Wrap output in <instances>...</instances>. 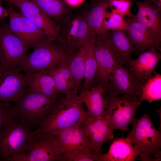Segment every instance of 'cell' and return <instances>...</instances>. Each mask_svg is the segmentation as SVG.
Here are the masks:
<instances>
[{
	"instance_id": "obj_20",
	"label": "cell",
	"mask_w": 161,
	"mask_h": 161,
	"mask_svg": "<svg viewBox=\"0 0 161 161\" xmlns=\"http://www.w3.org/2000/svg\"><path fill=\"white\" fill-rule=\"evenodd\" d=\"M161 58V54L153 47L140 54L135 59H131L128 66L131 72L145 83L152 77L155 68Z\"/></svg>"
},
{
	"instance_id": "obj_12",
	"label": "cell",
	"mask_w": 161,
	"mask_h": 161,
	"mask_svg": "<svg viewBox=\"0 0 161 161\" xmlns=\"http://www.w3.org/2000/svg\"><path fill=\"white\" fill-rule=\"evenodd\" d=\"M9 16L10 29L24 44L27 51L48 38L21 12L13 11Z\"/></svg>"
},
{
	"instance_id": "obj_11",
	"label": "cell",
	"mask_w": 161,
	"mask_h": 161,
	"mask_svg": "<svg viewBox=\"0 0 161 161\" xmlns=\"http://www.w3.org/2000/svg\"><path fill=\"white\" fill-rule=\"evenodd\" d=\"M27 87L24 74L15 67H7L0 64V101L14 103Z\"/></svg>"
},
{
	"instance_id": "obj_31",
	"label": "cell",
	"mask_w": 161,
	"mask_h": 161,
	"mask_svg": "<svg viewBox=\"0 0 161 161\" xmlns=\"http://www.w3.org/2000/svg\"><path fill=\"white\" fill-rule=\"evenodd\" d=\"M109 8L123 18L125 16L131 18L133 15L130 11L132 0H108Z\"/></svg>"
},
{
	"instance_id": "obj_23",
	"label": "cell",
	"mask_w": 161,
	"mask_h": 161,
	"mask_svg": "<svg viewBox=\"0 0 161 161\" xmlns=\"http://www.w3.org/2000/svg\"><path fill=\"white\" fill-rule=\"evenodd\" d=\"M27 87L30 90L48 97H58V92L52 78L44 71L25 73Z\"/></svg>"
},
{
	"instance_id": "obj_21",
	"label": "cell",
	"mask_w": 161,
	"mask_h": 161,
	"mask_svg": "<svg viewBox=\"0 0 161 161\" xmlns=\"http://www.w3.org/2000/svg\"><path fill=\"white\" fill-rule=\"evenodd\" d=\"M106 91L101 85H97L85 92L78 95L77 97L87 109V117L96 119L105 116L106 100L103 95Z\"/></svg>"
},
{
	"instance_id": "obj_25",
	"label": "cell",
	"mask_w": 161,
	"mask_h": 161,
	"mask_svg": "<svg viewBox=\"0 0 161 161\" xmlns=\"http://www.w3.org/2000/svg\"><path fill=\"white\" fill-rule=\"evenodd\" d=\"M96 37L95 33L91 32L88 40L84 63V82L80 93L85 92L92 87V85L95 80L97 69L94 53Z\"/></svg>"
},
{
	"instance_id": "obj_37",
	"label": "cell",
	"mask_w": 161,
	"mask_h": 161,
	"mask_svg": "<svg viewBox=\"0 0 161 161\" xmlns=\"http://www.w3.org/2000/svg\"></svg>"
},
{
	"instance_id": "obj_2",
	"label": "cell",
	"mask_w": 161,
	"mask_h": 161,
	"mask_svg": "<svg viewBox=\"0 0 161 161\" xmlns=\"http://www.w3.org/2000/svg\"><path fill=\"white\" fill-rule=\"evenodd\" d=\"M58 99L32 91L27 87L12 106L11 114L30 127H39L55 106Z\"/></svg>"
},
{
	"instance_id": "obj_30",
	"label": "cell",
	"mask_w": 161,
	"mask_h": 161,
	"mask_svg": "<svg viewBox=\"0 0 161 161\" xmlns=\"http://www.w3.org/2000/svg\"><path fill=\"white\" fill-rule=\"evenodd\" d=\"M127 26L124 18L111 10L108 11L103 20L100 33L109 30L124 31Z\"/></svg>"
},
{
	"instance_id": "obj_15",
	"label": "cell",
	"mask_w": 161,
	"mask_h": 161,
	"mask_svg": "<svg viewBox=\"0 0 161 161\" xmlns=\"http://www.w3.org/2000/svg\"><path fill=\"white\" fill-rule=\"evenodd\" d=\"M97 35L110 49L117 62L128 66L136 50L124 31L109 30Z\"/></svg>"
},
{
	"instance_id": "obj_19",
	"label": "cell",
	"mask_w": 161,
	"mask_h": 161,
	"mask_svg": "<svg viewBox=\"0 0 161 161\" xmlns=\"http://www.w3.org/2000/svg\"><path fill=\"white\" fill-rule=\"evenodd\" d=\"M128 26L124 32L134 47L136 51L140 54L145 50L160 46L158 41L144 26L128 17L124 18Z\"/></svg>"
},
{
	"instance_id": "obj_26",
	"label": "cell",
	"mask_w": 161,
	"mask_h": 161,
	"mask_svg": "<svg viewBox=\"0 0 161 161\" xmlns=\"http://www.w3.org/2000/svg\"><path fill=\"white\" fill-rule=\"evenodd\" d=\"M87 41L88 40L75 54L69 56L67 59L74 82L72 94L76 96L78 95L80 83L84 79L85 59Z\"/></svg>"
},
{
	"instance_id": "obj_7",
	"label": "cell",
	"mask_w": 161,
	"mask_h": 161,
	"mask_svg": "<svg viewBox=\"0 0 161 161\" xmlns=\"http://www.w3.org/2000/svg\"><path fill=\"white\" fill-rule=\"evenodd\" d=\"M53 137L64 152L62 161H67L81 153H95L83 121L61 131Z\"/></svg>"
},
{
	"instance_id": "obj_14",
	"label": "cell",
	"mask_w": 161,
	"mask_h": 161,
	"mask_svg": "<svg viewBox=\"0 0 161 161\" xmlns=\"http://www.w3.org/2000/svg\"><path fill=\"white\" fill-rule=\"evenodd\" d=\"M13 4L20 9L21 12L25 16L43 31L49 39L52 41L57 40L60 33L59 27L32 1L17 0Z\"/></svg>"
},
{
	"instance_id": "obj_34",
	"label": "cell",
	"mask_w": 161,
	"mask_h": 161,
	"mask_svg": "<svg viewBox=\"0 0 161 161\" xmlns=\"http://www.w3.org/2000/svg\"><path fill=\"white\" fill-rule=\"evenodd\" d=\"M9 13L8 10L3 7L1 5V1L0 0V21L7 17Z\"/></svg>"
},
{
	"instance_id": "obj_16",
	"label": "cell",
	"mask_w": 161,
	"mask_h": 161,
	"mask_svg": "<svg viewBox=\"0 0 161 161\" xmlns=\"http://www.w3.org/2000/svg\"><path fill=\"white\" fill-rule=\"evenodd\" d=\"M94 53L97 64L95 80L102 86L106 93L110 75L118 63L110 49L97 34Z\"/></svg>"
},
{
	"instance_id": "obj_32",
	"label": "cell",
	"mask_w": 161,
	"mask_h": 161,
	"mask_svg": "<svg viewBox=\"0 0 161 161\" xmlns=\"http://www.w3.org/2000/svg\"><path fill=\"white\" fill-rule=\"evenodd\" d=\"M12 106L10 103L0 101V134L5 123L12 116L10 112Z\"/></svg>"
},
{
	"instance_id": "obj_35",
	"label": "cell",
	"mask_w": 161,
	"mask_h": 161,
	"mask_svg": "<svg viewBox=\"0 0 161 161\" xmlns=\"http://www.w3.org/2000/svg\"><path fill=\"white\" fill-rule=\"evenodd\" d=\"M153 4L159 9L161 10V0H145Z\"/></svg>"
},
{
	"instance_id": "obj_9",
	"label": "cell",
	"mask_w": 161,
	"mask_h": 161,
	"mask_svg": "<svg viewBox=\"0 0 161 161\" xmlns=\"http://www.w3.org/2000/svg\"><path fill=\"white\" fill-rule=\"evenodd\" d=\"M0 64L7 67L17 68L27 52L24 45L8 25L0 26Z\"/></svg>"
},
{
	"instance_id": "obj_1",
	"label": "cell",
	"mask_w": 161,
	"mask_h": 161,
	"mask_svg": "<svg viewBox=\"0 0 161 161\" xmlns=\"http://www.w3.org/2000/svg\"><path fill=\"white\" fill-rule=\"evenodd\" d=\"M87 115L83 103L72 93L65 95L35 132L37 136L54 137L61 131L83 121Z\"/></svg>"
},
{
	"instance_id": "obj_3",
	"label": "cell",
	"mask_w": 161,
	"mask_h": 161,
	"mask_svg": "<svg viewBox=\"0 0 161 161\" xmlns=\"http://www.w3.org/2000/svg\"><path fill=\"white\" fill-rule=\"evenodd\" d=\"M132 126L126 138L137 149L143 161L161 160V133L154 127L149 115L143 114L139 118H134L131 123Z\"/></svg>"
},
{
	"instance_id": "obj_28",
	"label": "cell",
	"mask_w": 161,
	"mask_h": 161,
	"mask_svg": "<svg viewBox=\"0 0 161 161\" xmlns=\"http://www.w3.org/2000/svg\"><path fill=\"white\" fill-rule=\"evenodd\" d=\"M138 98L141 102L146 100L149 103L161 99L160 74L155 73L153 77L143 84L141 89V94Z\"/></svg>"
},
{
	"instance_id": "obj_22",
	"label": "cell",
	"mask_w": 161,
	"mask_h": 161,
	"mask_svg": "<svg viewBox=\"0 0 161 161\" xmlns=\"http://www.w3.org/2000/svg\"><path fill=\"white\" fill-rule=\"evenodd\" d=\"M139 156L137 149L126 138L114 140L106 154H101L100 161H134Z\"/></svg>"
},
{
	"instance_id": "obj_10",
	"label": "cell",
	"mask_w": 161,
	"mask_h": 161,
	"mask_svg": "<svg viewBox=\"0 0 161 161\" xmlns=\"http://www.w3.org/2000/svg\"><path fill=\"white\" fill-rule=\"evenodd\" d=\"M144 83L134 75L128 68L118 63L110 75L106 93L139 97Z\"/></svg>"
},
{
	"instance_id": "obj_29",
	"label": "cell",
	"mask_w": 161,
	"mask_h": 161,
	"mask_svg": "<svg viewBox=\"0 0 161 161\" xmlns=\"http://www.w3.org/2000/svg\"><path fill=\"white\" fill-rule=\"evenodd\" d=\"M50 18L59 19L64 14L66 6L64 0H31Z\"/></svg>"
},
{
	"instance_id": "obj_13",
	"label": "cell",
	"mask_w": 161,
	"mask_h": 161,
	"mask_svg": "<svg viewBox=\"0 0 161 161\" xmlns=\"http://www.w3.org/2000/svg\"><path fill=\"white\" fill-rule=\"evenodd\" d=\"M91 33L84 17L77 16L60 33L57 46L69 55V53L78 49L86 42Z\"/></svg>"
},
{
	"instance_id": "obj_36",
	"label": "cell",
	"mask_w": 161,
	"mask_h": 161,
	"mask_svg": "<svg viewBox=\"0 0 161 161\" xmlns=\"http://www.w3.org/2000/svg\"><path fill=\"white\" fill-rule=\"evenodd\" d=\"M6 1L8 4H11L15 1L17 0H5Z\"/></svg>"
},
{
	"instance_id": "obj_6",
	"label": "cell",
	"mask_w": 161,
	"mask_h": 161,
	"mask_svg": "<svg viewBox=\"0 0 161 161\" xmlns=\"http://www.w3.org/2000/svg\"><path fill=\"white\" fill-rule=\"evenodd\" d=\"M106 107L105 117L113 129L126 131L135 118L136 112L141 104L138 97L108 94L105 97Z\"/></svg>"
},
{
	"instance_id": "obj_17",
	"label": "cell",
	"mask_w": 161,
	"mask_h": 161,
	"mask_svg": "<svg viewBox=\"0 0 161 161\" xmlns=\"http://www.w3.org/2000/svg\"><path fill=\"white\" fill-rule=\"evenodd\" d=\"M83 122L95 153L100 154L103 144L114 138V130L105 116L98 118L89 119L86 115Z\"/></svg>"
},
{
	"instance_id": "obj_24",
	"label": "cell",
	"mask_w": 161,
	"mask_h": 161,
	"mask_svg": "<svg viewBox=\"0 0 161 161\" xmlns=\"http://www.w3.org/2000/svg\"><path fill=\"white\" fill-rule=\"evenodd\" d=\"M67 59L51 69L44 71L52 78L58 92L65 95L72 93L74 86V80Z\"/></svg>"
},
{
	"instance_id": "obj_33",
	"label": "cell",
	"mask_w": 161,
	"mask_h": 161,
	"mask_svg": "<svg viewBox=\"0 0 161 161\" xmlns=\"http://www.w3.org/2000/svg\"><path fill=\"white\" fill-rule=\"evenodd\" d=\"M68 5L72 7H76L82 3L85 0H64Z\"/></svg>"
},
{
	"instance_id": "obj_27",
	"label": "cell",
	"mask_w": 161,
	"mask_h": 161,
	"mask_svg": "<svg viewBox=\"0 0 161 161\" xmlns=\"http://www.w3.org/2000/svg\"><path fill=\"white\" fill-rule=\"evenodd\" d=\"M109 8L108 0H97L84 17L91 32L100 33L103 20Z\"/></svg>"
},
{
	"instance_id": "obj_8",
	"label": "cell",
	"mask_w": 161,
	"mask_h": 161,
	"mask_svg": "<svg viewBox=\"0 0 161 161\" xmlns=\"http://www.w3.org/2000/svg\"><path fill=\"white\" fill-rule=\"evenodd\" d=\"M36 137L25 153L14 156L10 161H62L64 152L57 145L53 137Z\"/></svg>"
},
{
	"instance_id": "obj_18",
	"label": "cell",
	"mask_w": 161,
	"mask_h": 161,
	"mask_svg": "<svg viewBox=\"0 0 161 161\" xmlns=\"http://www.w3.org/2000/svg\"><path fill=\"white\" fill-rule=\"evenodd\" d=\"M132 0L137 6V12L130 18L143 25L161 42V10L150 2Z\"/></svg>"
},
{
	"instance_id": "obj_4",
	"label": "cell",
	"mask_w": 161,
	"mask_h": 161,
	"mask_svg": "<svg viewBox=\"0 0 161 161\" xmlns=\"http://www.w3.org/2000/svg\"><path fill=\"white\" fill-rule=\"evenodd\" d=\"M36 138L30 126L12 116L0 134V161H10L14 156L25 153Z\"/></svg>"
},
{
	"instance_id": "obj_5",
	"label": "cell",
	"mask_w": 161,
	"mask_h": 161,
	"mask_svg": "<svg viewBox=\"0 0 161 161\" xmlns=\"http://www.w3.org/2000/svg\"><path fill=\"white\" fill-rule=\"evenodd\" d=\"M53 42L47 38L41 43L17 68L25 73L46 71L66 60L69 56Z\"/></svg>"
}]
</instances>
